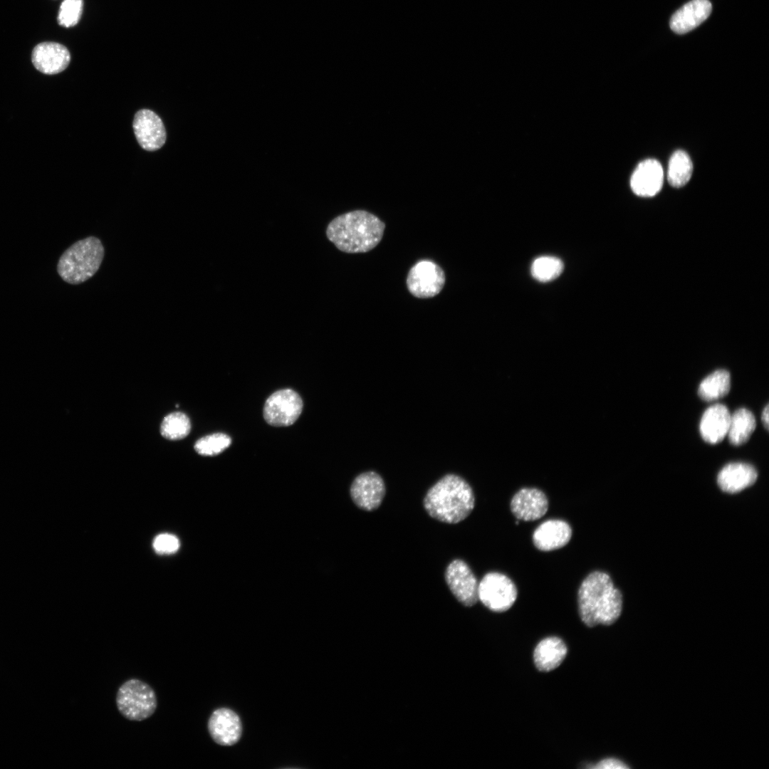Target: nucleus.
I'll list each match as a JSON object with an SVG mask.
<instances>
[{
	"instance_id": "2eb2a0df",
	"label": "nucleus",
	"mask_w": 769,
	"mask_h": 769,
	"mask_svg": "<svg viewBox=\"0 0 769 769\" xmlns=\"http://www.w3.org/2000/svg\"><path fill=\"white\" fill-rule=\"evenodd\" d=\"M664 172L661 164L649 159L640 162L633 172L630 185L638 196L649 197L656 194L661 189Z\"/></svg>"
},
{
	"instance_id": "c756f323",
	"label": "nucleus",
	"mask_w": 769,
	"mask_h": 769,
	"mask_svg": "<svg viewBox=\"0 0 769 769\" xmlns=\"http://www.w3.org/2000/svg\"><path fill=\"white\" fill-rule=\"evenodd\" d=\"M761 419H762L763 426L768 430V426H769V408H768V404H767L765 407V408L763 409V411L762 415H761Z\"/></svg>"
},
{
	"instance_id": "ddd939ff",
	"label": "nucleus",
	"mask_w": 769,
	"mask_h": 769,
	"mask_svg": "<svg viewBox=\"0 0 769 769\" xmlns=\"http://www.w3.org/2000/svg\"><path fill=\"white\" fill-rule=\"evenodd\" d=\"M511 510L518 520H535L543 517L548 508L545 494L535 488H523L512 498Z\"/></svg>"
},
{
	"instance_id": "c85d7f7f",
	"label": "nucleus",
	"mask_w": 769,
	"mask_h": 769,
	"mask_svg": "<svg viewBox=\"0 0 769 769\" xmlns=\"http://www.w3.org/2000/svg\"><path fill=\"white\" fill-rule=\"evenodd\" d=\"M596 769H624L629 767L619 760L615 758H607L599 762L595 766Z\"/></svg>"
},
{
	"instance_id": "412c9836",
	"label": "nucleus",
	"mask_w": 769,
	"mask_h": 769,
	"mask_svg": "<svg viewBox=\"0 0 769 769\" xmlns=\"http://www.w3.org/2000/svg\"><path fill=\"white\" fill-rule=\"evenodd\" d=\"M755 429L753 414L746 408H741L731 414L728 438L730 443L740 446L748 441Z\"/></svg>"
},
{
	"instance_id": "f03ea898",
	"label": "nucleus",
	"mask_w": 769,
	"mask_h": 769,
	"mask_svg": "<svg viewBox=\"0 0 769 769\" xmlns=\"http://www.w3.org/2000/svg\"><path fill=\"white\" fill-rule=\"evenodd\" d=\"M475 496L470 484L461 476L447 474L427 491L423 506L433 519L447 524L463 521L473 511Z\"/></svg>"
},
{
	"instance_id": "f257e3e1",
	"label": "nucleus",
	"mask_w": 769,
	"mask_h": 769,
	"mask_svg": "<svg viewBox=\"0 0 769 769\" xmlns=\"http://www.w3.org/2000/svg\"><path fill=\"white\" fill-rule=\"evenodd\" d=\"M577 603L580 617L585 625H610L621 614L622 595L607 573L594 571L582 582Z\"/></svg>"
},
{
	"instance_id": "6ab92c4d",
	"label": "nucleus",
	"mask_w": 769,
	"mask_h": 769,
	"mask_svg": "<svg viewBox=\"0 0 769 769\" xmlns=\"http://www.w3.org/2000/svg\"><path fill=\"white\" fill-rule=\"evenodd\" d=\"M757 477V471L752 465L740 462L731 463L720 471L717 482L723 491L736 493L752 486Z\"/></svg>"
},
{
	"instance_id": "b1692460",
	"label": "nucleus",
	"mask_w": 769,
	"mask_h": 769,
	"mask_svg": "<svg viewBox=\"0 0 769 769\" xmlns=\"http://www.w3.org/2000/svg\"><path fill=\"white\" fill-rule=\"evenodd\" d=\"M563 261L555 256H543L536 258L530 268L533 277L540 282H548L558 278L563 272Z\"/></svg>"
},
{
	"instance_id": "cd10ccee",
	"label": "nucleus",
	"mask_w": 769,
	"mask_h": 769,
	"mask_svg": "<svg viewBox=\"0 0 769 769\" xmlns=\"http://www.w3.org/2000/svg\"><path fill=\"white\" fill-rule=\"evenodd\" d=\"M179 548L178 538L169 533L158 535L153 541V548L159 554H171Z\"/></svg>"
},
{
	"instance_id": "4be33fe9",
	"label": "nucleus",
	"mask_w": 769,
	"mask_h": 769,
	"mask_svg": "<svg viewBox=\"0 0 769 769\" xmlns=\"http://www.w3.org/2000/svg\"><path fill=\"white\" fill-rule=\"evenodd\" d=\"M730 388V373L726 370H717L701 381L698 394L703 400L711 402L725 397Z\"/></svg>"
},
{
	"instance_id": "39448f33",
	"label": "nucleus",
	"mask_w": 769,
	"mask_h": 769,
	"mask_svg": "<svg viewBox=\"0 0 769 769\" xmlns=\"http://www.w3.org/2000/svg\"><path fill=\"white\" fill-rule=\"evenodd\" d=\"M116 706L122 716L141 721L153 715L157 706L154 689L147 683L130 679L124 682L116 694Z\"/></svg>"
},
{
	"instance_id": "f3484780",
	"label": "nucleus",
	"mask_w": 769,
	"mask_h": 769,
	"mask_svg": "<svg viewBox=\"0 0 769 769\" xmlns=\"http://www.w3.org/2000/svg\"><path fill=\"white\" fill-rule=\"evenodd\" d=\"M731 414L721 404L710 406L703 412L699 425L702 439L707 443L716 444L727 435Z\"/></svg>"
},
{
	"instance_id": "aec40b11",
	"label": "nucleus",
	"mask_w": 769,
	"mask_h": 769,
	"mask_svg": "<svg viewBox=\"0 0 769 769\" xmlns=\"http://www.w3.org/2000/svg\"><path fill=\"white\" fill-rule=\"evenodd\" d=\"M567 652V647L561 639L547 637L536 646L533 652L534 663L538 670L549 671L560 665Z\"/></svg>"
},
{
	"instance_id": "423d86ee",
	"label": "nucleus",
	"mask_w": 769,
	"mask_h": 769,
	"mask_svg": "<svg viewBox=\"0 0 769 769\" xmlns=\"http://www.w3.org/2000/svg\"><path fill=\"white\" fill-rule=\"evenodd\" d=\"M517 595L518 590L514 582L501 572H488L478 582V600L491 611H507L514 604Z\"/></svg>"
},
{
	"instance_id": "9d476101",
	"label": "nucleus",
	"mask_w": 769,
	"mask_h": 769,
	"mask_svg": "<svg viewBox=\"0 0 769 769\" xmlns=\"http://www.w3.org/2000/svg\"><path fill=\"white\" fill-rule=\"evenodd\" d=\"M385 494V483L374 471L357 475L350 488V495L355 505L368 512L375 511L381 506Z\"/></svg>"
},
{
	"instance_id": "dca6fc26",
	"label": "nucleus",
	"mask_w": 769,
	"mask_h": 769,
	"mask_svg": "<svg viewBox=\"0 0 769 769\" xmlns=\"http://www.w3.org/2000/svg\"><path fill=\"white\" fill-rule=\"evenodd\" d=\"M572 536L570 525L559 519H550L539 525L533 534L535 546L542 551H551L566 545Z\"/></svg>"
},
{
	"instance_id": "f8f14e48",
	"label": "nucleus",
	"mask_w": 769,
	"mask_h": 769,
	"mask_svg": "<svg viewBox=\"0 0 769 769\" xmlns=\"http://www.w3.org/2000/svg\"><path fill=\"white\" fill-rule=\"evenodd\" d=\"M212 739L221 746H232L241 738L242 726L239 716L227 708L216 709L208 721Z\"/></svg>"
},
{
	"instance_id": "393cba45",
	"label": "nucleus",
	"mask_w": 769,
	"mask_h": 769,
	"mask_svg": "<svg viewBox=\"0 0 769 769\" xmlns=\"http://www.w3.org/2000/svg\"><path fill=\"white\" fill-rule=\"evenodd\" d=\"M191 429L189 417L184 413L177 412L167 415L161 424L160 432L162 436L170 440H177L186 437Z\"/></svg>"
},
{
	"instance_id": "4468645a",
	"label": "nucleus",
	"mask_w": 769,
	"mask_h": 769,
	"mask_svg": "<svg viewBox=\"0 0 769 769\" xmlns=\"http://www.w3.org/2000/svg\"><path fill=\"white\" fill-rule=\"evenodd\" d=\"M31 61L34 67L47 75H54L64 70L70 61L68 50L55 42H43L33 50Z\"/></svg>"
},
{
	"instance_id": "6e6552de",
	"label": "nucleus",
	"mask_w": 769,
	"mask_h": 769,
	"mask_svg": "<svg viewBox=\"0 0 769 769\" xmlns=\"http://www.w3.org/2000/svg\"><path fill=\"white\" fill-rule=\"evenodd\" d=\"M302 409L303 401L296 392L291 389H280L266 399L263 417L271 426L287 427L298 419Z\"/></svg>"
},
{
	"instance_id": "9b49d317",
	"label": "nucleus",
	"mask_w": 769,
	"mask_h": 769,
	"mask_svg": "<svg viewBox=\"0 0 769 769\" xmlns=\"http://www.w3.org/2000/svg\"><path fill=\"white\" fill-rule=\"evenodd\" d=\"M133 130L140 145L145 150L155 151L166 141V131L160 117L153 111L142 109L136 113Z\"/></svg>"
},
{
	"instance_id": "a211bd4d",
	"label": "nucleus",
	"mask_w": 769,
	"mask_h": 769,
	"mask_svg": "<svg viewBox=\"0 0 769 769\" xmlns=\"http://www.w3.org/2000/svg\"><path fill=\"white\" fill-rule=\"evenodd\" d=\"M711 9L712 6L708 0H691L672 15L670 28L676 33H686L704 21Z\"/></svg>"
},
{
	"instance_id": "bb28decb",
	"label": "nucleus",
	"mask_w": 769,
	"mask_h": 769,
	"mask_svg": "<svg viewBox=\"0 0 769 769\" xmlns=\"http://www.w3.org/2000/svg\"><path fill=\"white\" fill-rule=\"evenodd\" d=\"M83 11V0H64L61 5L58 21L64 27L75 26Z\"/></svg>"
},
{
	"instance_id": "1a4fd4ad",
	"label": "nucleus",
	"mask_w": 769,
	"mask_h": 769,
	"mask_svg": "<svg viewBox=\"0 0 769 769\" xmlns=\"http://www.w3.org/2000/svg\"><path fill=\"white\" fill-rule=\"evenodd\" d=\"M444 580L451 594L465 607H472L478 600V582L469 565L454 559L446 566Z\"/></svg>"
},
{
	"instance_id": "0eeeda50",
	"label": "nucleus",
	"mask_w": 769,
	"mask_h": 769,
	"mask_svg": "<svg viewBox=\"0 0 769 769\" xmlns=\"http://www.w3.org/2000/svg\"><path fill=\"white\" fill-rule=\"evenodd\" d=\"M409 293L418 298L438 295L445 284V273L435 262L425 259L416 263L409 270L407 280Z\"/></svg>"
},
{
	"instance_id": "20e7f679",
	"label": "nucleus",
	"mask_w": 769,
	"mask_h": 769,
	"mask_svg": "<svg viewBox=\"0 0 769 769\" xmlns=\"http://www.w3.org/2000/svg\"><path fill=\"white\" fill-rule=\"evenodd\" d=\"M104 252L100 240L95 236L79 240L60 257L57 265L58 273L68 283H82L98 271Z\"/></svg>"
},
{
	"instance_id": "5701e85b",
	"label": "nucleus",
	"mask_w": 769,
	"mask_h": 769,
	"mask_svg": "<svg viewBox=\"0 0 769 769\" xmlns=\"http://www.w3.org/2000/svg\"><path fill=\"white\" fill-rule=\"evenodd\" d=\"M692 172L693 164L689 155L684 150L674 152L669 162V183L674 187H681L689 182Z\"/></svg>"
},
{
	"instance_id": "7ed1b4c3",
	"label": "nucleus",
	"mask_w": 769,
	"mask_h": 769,
	"mask_svg": "<svg viewBox=\"0 0 769 769\" xmlns=\"http://www.w3.org/2000/svg\"><path fill=\"white\" fill-rule=\"evenodd\" d=\"M384 229V223L375 214L355 210L333 219L328 225L326 235L343 252L365 253L381 241Z\"/></svg>"
},
{
	"instance_id": "a878e982",
	"label": "nucleus",
	"mask_w": 769,
	"mask_h": 769,
	"mask_svg": "<svg viewBox=\"0 0 769 769\" xmlns=\"http://www.w3.org/2000/svg\"><path fill=\"white\" fill-rule=\"evenodd\" d=\"M231 443V439L227 434L215 433L198 439L194 444V449L202 456H214L221 453Z\"/></svg>"
}]
</instances>
